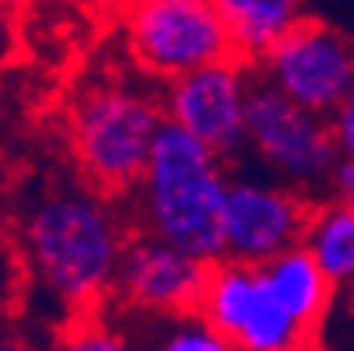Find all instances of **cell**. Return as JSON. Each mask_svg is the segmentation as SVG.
Returning <instances> with one entry per match:
<instances>
[{
    "label": "cell",
    "mask_w": 354,
    "mask_h": 351,
    "mask_svg": "<svg viewBox=\"0 0 354 351\" xmlns=\"http://www.w3.org/2000/svg\"><path fill=\"white\" fill-rule=\"evenodd\" d=\"M21 295H25V264L18 253L15 228L8 225V215L0 211V313L15 309Z\"/></svg>",
    "instance_id": "cell-16"
},
{
    "label": "cell",
    "mask_w": 354,
    "mask_h": 351,
    "mask_svg": "<svg viewBox=\"0 0 354 351\" xmlns=\"http://www.w3.org/2000/svg\"><path fill=\"white\" fill-rule=\"evenodd\" d=\"M0 351H35L21 334H11V330H0Z\"/></svg>",
    "instance_id": "cell-20"
},
{
    "label": "cell",
    "mask_w": 354,
    "mask_h": 351,
    "mask_svg": "<svg viewBox=\"0 0 354 351\" xmlns=\"http://www.w3.org/2000/svg\"><path fill=\"white\" fill-rule=\"evenodd\" d=\"M263 271H267V281L277 291L281 303L309 330H316L319 320L330 309V298H333L337 285L330 281L323 264L313 257V249L306 242L291 246V249H284V253H277L274 260H267Z\"/></svg>",
    "instance_id": "cell-12"
},
{
    "label": "cell",
    "mask_w": 354,
    "mask_h": 351,
    "mask_svg": "<svg viewBox=\"0 0 354 351\" xmlns=\"http://www.w3.org/2000/svg\"><path fill=\"white\" fill-rule=\"evenodd\" d=\"M214 8L232 35L235 57L245 64H263V57L301 25V0H214Z\"/></svg>",
    "instance_id": "cell-11"
},
{
    "label": "cell",
    "mask_w": 354,
    "mask_h": 351,
    "mask_svg": "<svg viewBox=\"0 0 354 351\" xmlns=\"http://www.w3.org/2000/svg\"><path fill=\"white\" fill-rule=\"evenodd\" d=\"M46 351H140V344L120 316L106 320V316L84 313L74 316Z\"/></svg>",
    "instance_id": "cell-15"
},
{
    "label": "cell",
    "mask_w": 354,
    "mask_h": 351,
    "mask_svg": "<svg viewBox=\"0 0 354 351\" xmlns=\"http://www.w3.org/2000/svg\"><path fill=\"white\" fill-rule=\"evenodd\" d=\"M200 313L239 351H309L316 334L277 298L263 264L228 257L211 267Z\"/></svg>",
    "instance_id": "cell-5"
},
{
    "label": "cell",
    "mask_w": 354,
    "mask_h": 351,
    "mask_svg": "<svg viewBox=\"0 0 354 351\" xmlns=\"http://www.w3.org/2000/svg\"><path fill=\"white\" fill-rule=\"evenodd\" d=\"M225 159L179 123L165 120L151 162L133 186L137 228L218 264L225 260Z\"/></svg>",
    "instance_id": "cell-2"
},
{
    "label": "cell",
    "mask_w": 354,
    "mask_h": 351,
    "mask_svg": "<svg viewBox=\"0 0 354 351\" xmlns=\"http://www.w3.org/2000/svg\"><path fill=\"white\" fill-rule=\"evenodd\" d=\"M326 193H333V200H340V204H354V162H347V159L337 162Z\"/></svg>",
    "instance_id": "cell-18"
},
{
    "label": "cell",
    "mask_w": 354,
    "mask_h": 351,
    "mask_svg": "<svg viewBox=\"0 0 354 351\" xmlns=\"http://www.w3.org/2000/svg\"><path fill=\"white\" fill-rule=\"evenodd\" d=\"M15 53V21L4 8V0H0V67H4Z\"/></svg>",
    "instance_id": "cell-19"
},
{
    "label": "cell",
    "mask_w": 354,
    "mask_h": 351,
    "mask_svg": "<svg viewBox=\"0 0 354 351\" xmlns=\"http://www.w3.org/2000/svg\"><path fill=\"white\" fill-rule=\"evenodd\" d=\"M330 127H333V141H337V147H340V159L354 162V84H351V91L344 95V102L333 109Z\"/></svg>",
    "instance_id": "cell-17"
},
{
    "label": "cell",
    "mask_w": 354,
    "mask_h": 351,
    "mask_svg": "<svg viewBox=\"0 0 354 351\" xmlns=\"http://www.w3.org/2000/svg\"><path fill=\"white\" fill-rule=\"evenodd\" d=\"M4 4H28V0H4Z\"/></svg>",
    "instance_id": "cell-21"
},
{
    "label": "cell",
    "mask_w": 354,
    "mask_h": 351,
    "mask_svg": "<svg viewBox=\"0 0 354 351\" xmlns=\"http://www.w3.org/2000/svg\"><path fill=\"white\" fill-rule=\"evenodd\" d=\"M211 267L214 264L186 253V249L140 232L123 249L113 285V303L120 309L151 313V316L196 313Z\"/></svg>",
    "instance_id": "cell-9"
},
{
    "label": "cell",
    "mask_w": 354,
    "mask_h": 351,
    "mask_svg": "<svg viewBox=\"0 0 354 351\" xmlns=\"http://www.w3.org/2000/svg\"><path fill=\"white\" fill-rule=\"evenodd\" d=\"M249 71L245 60L228 57L172 78L162 91L165 116L211 144L221 159H245L249 152Z\"/></svg>",
    "instance_id": "cell-8"
},
{
    "label": "cell",
    "mask_w": 354,
    "mask_h": 351,
    "mask_svg": "<svg viewBox=\"0 0 354 351\" xmlns=\"http://www.w3.org/2000/svg\"><path fill=\"white\" fill-rule=\"evenodd\" d=\"M313 211L309 200L270 172L239 169L228 176L225 204V257L267 264L277 253L306 242Z\"/></svg>",
    "instance_id": "cell-7"
},
{
    "label": "cell",
    "mask_w": 354,
    "mask_h": 351,
    "mask_svg": "<svg viewBox=\"0 0 354 351\" xmlns=\"http://www.w3.org/2000/svg\"><path fill=\"white\" fill-rule=\"evenodd\" d=\"M120 320L137 337L140 351H239L204 313H176V316H151L120 309Z\"/></svg>",
    "instance_id": "cell-13"
},
{
    "label": "cell",
    "mask_w": 354,
    "mask_h": 351,
    "mask_svg": "<svg viewBox=\"0 0 354 351\" xmlns=\"http://www.w3.org/2000/svg\"><path fill=\"white\" fill-rule=\"evenodd\" d=\"M306 246L337 288L354 285V204L333 200V204L313 211Z\"/></svg>",
    "instance_id": "cell-14"
},
{
    "label": "cell",
    "mask_w": 354,
    "mask_h": 351,
    "mask_svg": "<svg viewBox=\"0 0 354 351\" xmlns=\"http://www.w3.org/2000/svg\"><path fill=\"white\" fill-rule=\"evenodd\" d=\"M165 120V102L144 88H88L71 116V152L77 172L109 197L133 193Z\"/></svg>",
    "instance_id": "cell-3"
},
{
    "label": "cell",
    "mask_w": 354,
    "mask_h": 351,
    "mask_svg": "<svg viewBox=\"0 0 354 351\" xmlns=\"http://www.w3.org/2000/svg\"><path fill=\"white\" fill-rule=\"evenodd\" d=\"M127 32L137 64L165 81L235 57L214 0H137Z\"/></svg>",
    "instance_id": "cell-6"
},
{
    "label": "cell",
    "mask_w": 354,
    "mask_h": 351,
    "mask_svg": "<svg viewBox=\"0 0 354 351\" xmlns=\"http://www.w3.org/2000/svg\"><path fill=\"white\" fill-rule=\"evenodd\" d=\"M249 155L263 172L288 183L301 197L330 190V176L340 162L330 116L313 113L274 88L267 78L249 91Z\"/></svg>",
    "instance_id": "cell-4"
},
{
    "label": "cell",
    "mask_w": 354,
    "mask_h": 351,
    "mask_svg": "<svg viewBox=\"0 0 354 351\" xmlns=\"http://www.w3.org/2000/svg\"><path fill=\"white\" fill-rule=\"evenodd\" d=\"M263 78L298 106L333 116L354 84V42L319 21H301L263 57Z\"/></svg>",
    "instance_id": "cell-10"
},
{
    "label": "cell",
    "mask_w": 354,
    "mask_h": 351,
    "mask_svg": "<svg viewBox=\"0 0 354 351\" xmlns=\"http://www.w3.org/2000/svg\"><path fill=\"white\" fill-rule=\"evenodd\" d=\"M15 239L25 264V288H35L64 320L67 313L84 316L113 298L130 242L109 193L84 176L39 179L32 193H21Z\"/></svg>",
    "instance_id": "cell-1"
}]
</instances>
